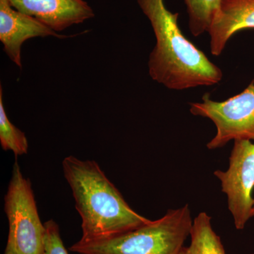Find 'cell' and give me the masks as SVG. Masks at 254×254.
Listing matches in <instances>:
<instances>
[{
	"label": "cell",
	"instance_id": "9c48e42d",
	"mask_svg": "<svg viewBox=\"0 0 254 254\" xmlns=\"http://www.w3.org/2000/svg\"><path fill=\"white\" fill-rule=\"evenodd\" d=\"M247 29H254V0H222L208 32L211 54L220 56L229 40Z\"/></svg>",
	"mask_w": 254,
	"mask_h": 254
},
{
	"label": "cell",
	"instance_id": "4fadbf2b",
	"mask_svg": "<svg viewBox=\"0 0 254 254\" xmlns=\"http://www.w3.org/2000/svg\"><path fill=\"white\" fill-rule=\"evenodd\" d=\"M46 228L45 236V251L43 254H68L64 246L60 227L54 220L45 222Z\"/></svg>",
	"mask_w": 254,
	"mask_h": 254
},
{
	"label": "cell",
	"instance_id": "5b68a950",
	"mask_svg": "<svg viewBox=\"0 0 254 254\" xmlns=\"http://www.w3.org/2000/svg\"><path fill=\"white\" fill-rule=\"evenodd\" d=\"M190 105L192 115L208 118L216 127V134L207 144L208 149L222 148L232 140L254 141V81L242 93L224 101H215L205 93L202 102Z\"/></svg>",
	"mask_w": 254,
	"mask_h": 254
},
{
	"label": "cell",
	"instance_id": "8992f818",
	"mask_svg": "<svg viewBox=\"0 0 254 254\" xmlns=\"http://www.w3.org/2000/svg\"><path fill=\"white\" fill-rule=\"evenodd\" d=\"M214 175L221 182L227 205L239 230L245 228L252 216L254 189V143L250 140H235L226 171L218 170Z\"/></svg>",
	"mask_w": 254,
	"mask_h": 254
},
{
	"label": "cell",
	"instance_id": "5bb4252c",
	"mask_svg": "<svg viewBox=\"0 0 254 254\" xmlns=\"http://www.w3.org/2000/svg\"><path fill=\"white\" fill-rule=\"evenodd\" d=\"M252 216L254 217V199L253 208H252Z\"/></svg>",
	"mask_w": 254,
	"mask_h": 254
},
{
	"label": "cell",
	"instance_id": "3957f363",
	"mask_svg": "<svg viewBox=\"0 0 254 254\" xmlns=\"http://www.w3.org/2000/svg\"><path fill=\"white\" fill-rule=\"evenodd\" d=\"M192 225L187 204L170 209L161 218L131 231L100 240H80L69 250L78 254H180Z\"/></svg>",
	"mask_w": 254,
	"mask_h": 254
},
{
	"label": "cell",
	"instance_id": "30bf717a",
	"mask_svg": "<svg viewBox=\"0 0 254 254\" xmlns=\"http://www.w3.org/2000/svg\"><path fill=\"white\" fill-rule=\"evenodd\" d=\"M190 244L180 254H226L220 237L214 231L211 217L201 212L193 220L190 233Z\"/></svg>",
	"mask_w": 254,
	"mask_h": 254
},
{
	"label": "cell",
	"instance_id": "6da1fadb",
	"mask_svg": "<svg viewBox=\"0 0 254 254\" xmlns=\"http://www.w3.org/2000/svg\"><path fill=\"white\" fill-rule=\"evenodd\" d=\"M149 19L156 40L148 60L152 79L170 90L210 86L221 81L222 70L186 38L178 13L169 11L164 0H137Z\"/></svg>",
	"mask_w": 254,
	"mask_h": 254
},
{
	"label": "cell",
	"instance_id": "52a82bcc",
	"mask_svg": "<svg viewBox=\"0 0 254 254\" xmlns=\"http://www.w3.org/2000/svg\"><path fill=\"white\" fill-rule=\"evenodd\" d=\"M48 36L66 38L36 18L15 9L8 0H0V41L4 53L18 67L22 68L21 47L23 43L36 37Z\"/></svg>",
	"mask_w": 254,
	"mask_h": 254
},
{
	"label": "cell",
	"instance_id": "8fae6325",
	"mask_svg": "<svg viewBox=\"0 0 254 254\" xmlns=\"http://www.w3.org/2000/svg\"><path fill=\"white\" fill-rule=\"evenodd\" d=\"M189 16V28L193 36L208 32L218 14L222 0H184Z\"/></svg>",
	"mask_w": 254,
	"mask_h": 254
},
{
	"label": "cell",
	"instance_id": "9a60e30c",
	"mask_svg": "<svg viewBox=\"0 0 254 254\" xmlns=\"http://www.w3.org/2000/svg\"></svg>",
	"mask_w": 254,
	"mask_h": 254
},
{
	"label": "cell",
	"instance_id": "277c9868",
	"mask_svg": "<svg viewBox=\"0 0 254 254\" xmlns=\"http://www.w3.org/2000/svg\"><path fill=\"white\" fill-rule=\"evenodd\" d=\"M9 235L4 254H43L46 228L42 223L31 183L23 177L18 162L4 196Z\"/></svg>",
	"mask_w": 254,
	"mask_h": 254
},
{
	"label": "cell",
	"instance_id": "7a4b0ae2",
	"mask_svg": "<svg viewBox=\"0 0 254 254\" xmlns=\"http://www.w3.org/2000/svg\"><path fill=\"white\" fill-rule=\"evenodd\" d=\"M63 168L81 218V240L115 236L150 221L129 206L93 160H81L70 155L64 159Z\"/></svg>",
	"mask_w": 254,
	"mask_h": 254
},
{
	"label": "cell",
	"instance_id": "ba28073f",
	"mask_svg": "<svg viewBox=\"0 0 254 254\" xmlns=\"http://www.w3.org/2000/svg\"><path fill=\"white\" fill-rule=\"evenodd\" d=\"M23 14L36 18L56 32L94 17L93 9L84 0H8Z\"/></svg>",
	"mask_w": 254,
	"mask_h": 254
},
{
	"label": "cell",
	"instance_id": "7c38bea8",
	"mask_svg": "<svg viewBox=\"0 0 254 254\" xmlns=\"http://www.w3.org/2000/svg\"><path fill=\"white\" fill-rule=\"evenodd\" d=\"M0 143L2 149L11 150L16 156L27 153L28 143L26 134L13 125L6 115L1 86H0Z\"/></svg>",
	"mask_w": 254,
	"mask_h": 254
}]
</instances>
